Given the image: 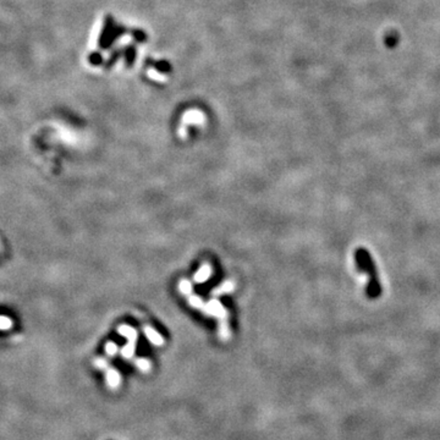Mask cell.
I'll return each mask as SVG.
<instances>
[{"mask_svg": "<svg viewBox=\"0 0 440 440\" xmlns=\"http://www.w3.org/2000/svg\"><path fill=\"white\" fill-rule=\"evenodd\" d=\"M143 331H145L146 338L148 339V340L151 341L152 344H153V345H157V346H162L163 342H164V340H163L162 335H160V334L157 333V331L154 330L153 328H151V327H145V328H143Z\"/></svg>", "mask_w": 440, "mask_h": 440, "instance_id": "8992f818", "label": "cell"}, {"mask_svg": "<svg viewBox=\"0 0 440 440\" xmlns=\"http://www.w3.org/2000/svg\"><path fill=\"white\" fill-rule=\"evenodd\" d=\"M136 365H137L138 368L143 372L148 371V369L151 368V363H149V361L145 360V358H140V360L136 361Z\"/></svg>", "mask_w": 440, "mask_h": 440, "instance_id": "4fadbf2b", "label": "cell"}, {"mask_svg": "<svg viewBox=\"0 0 440 440\" xmlns=\"http://www.w3.org/2000/svg\"><path fill=\"white\" fill-rule=\"evenodd\" d=\"M107 382L111 388L119 387V384H120V376H119L118 372L114 371V369H109L107 372Z\"/></svg>", "mask_w": 440, "mask_h": 440, "instance_id": "52a82bcc", "label": "cell"}, {"mask_svg": "<svg viewBox=\"0 0 440 440\" xmlns=\"http://www.w3.org/2000/svg\"><path fill=\"white\" fill-rule=\"evenodd\" d=\"M355 259L358 270L368 275L369 280L366 289L367 297L371 298V300H376L382 293V285L379 282L373 258L371 257V254L366 248H358L355 253Z\"/></svg>", "mask_w": 440, "mask_h": 440, "instance_id": "6da1fadb", "label": "cell"}, {"mask_svg": "<svg viewBox=\"0 0 440 440\" xmlns=\"http://www.w3.org/2000/svg\"><path fill=\"white\" fill-rule=\"evenodd\" d=\"M105 352H107L108 356H114L118 352V345L115 342H111L109 341L107 345H105Z\"/></svg>", "mask_w": 440, "mask_h": 440, "instance_id": "7c38bea8", "label": "cell"}, {"mask_svg": "<svg viewBox=\"0 0 440 440\" xmlns=\"http://www.w3.org/2000/svg\"><path fill=\"white\" fill-rule=\"evenodd\" d=\"M12 327V320L5 316H0V330H6Z\"/></svg>", "mask_w": 440, "mask_h": 440, "instance_id": "8fae6325", "label": "cell"}, {"mask_svg": "<svg viewBox=\"0 0 440 440\" xmlns=\"http://www.w3.org/2000/svg\"><path fill=\"white\" fill-rule=\"evenodd\" d=\"M201 311L207 316H212L218 318L220 320L219 324V336L222 340H227L230 338V329L227 324V312L224 308V306L219 302L218 300H211L208 303H205L201 308Z\"/></svg>", "mask_w": 440, "mask_h": 440, "instance_id": "7a4b0ae2", "label": "cell"}, {"mask_svg": "<svg viewBox=\"0 0 440 440\" xmlns=\"http://www.w3.org/2000/svg\"><path fill=\"white\" fill-rule=\"evenodd\" d=\"M135 346L136 344H132V342H127V345H125L121 350V355L124 358H131L134 356L135 352Z\"/></svg>", "mask_w": 440, "mask_h": 440, "instance_id": "9c48e42d", "label": "cell"}, {"mask_svg": "<svg viewBox=\"0 0 440 440\" xmlns=\"http://www.w3.org/2000/svg\"><path fill=\"white\" fill-rule=\"evenodd\" d=\"M235 290V284L232 281L226 280L222 282L221 285H219L218 287L213 289L211 291L212 296H221V295H226V293L232 292Z\"/></svg>", "mask_w": 440, "mask_h": 440, "instance_id": "5b68a950", "label": "cell"}, {"mask_svg": "<svg viewBox=\"0 0 440 440\" xmlns=\"http://www.w3.org/2000/svg\"><path fill=\"white\" fill-rule=\"evenodd\" d=\"M212 267H211V264H209V263H203L202 265H201V268L198 269L197 271H196V274H195V276H194V280L197 282V284H202V282H205V281H207L209 278H211V275H212Z\"/></svg>", "mask_w": 440, "mask_h": 440, "instance_id": "3957f363", "label": "cell"}, {"mask_svg": "<svg viewBox=\"0 0 440 440\" xmlns=\"http://www.w3.org/2000/svg\"><path fill=\"white\" fill-rule=\"evenodd\" d=\"M189 303H190V306L194 307V308H197V309H201L202 308V306L205 305V302H203V300L200 297V296L192 295V293L189 296Z\"/></svg>", "mask_w": 440, "mask_h": 440, "instance_id": "30bf717a", "label": "cell"}, {"mask_svg": "<svg viewBox=\"0 0 440 440\" xmlns=\"http://www.w3.org/2000/svg\"><path fill=\"white\" fill-rule=\"evenodd\" d=\"M118 330H119V334H120V335L125 336V338L127 339V341L132 342V344H136V341H137V338H138V334H137V331L134 329V328L130 327V325L122 324V325H120V327H119Z\"/></svg>", "mask_w": 440, "mask_h": 440, "instance_id": "277c9868", "label": "cell"}, {"mask_svg": "<svg viewBox=\"0 0 440 440\" xmlns=\"http://www.w3.org/2000/svg\"><path fill=\"white\" fill-rule=\"evenodd\" d=\"M179 290L184 296H190L192 293V284L189 280H180L179 282Z\"/></svg>", "mask_w": 440, "mask_h": 440, "instance_id": "ba28073f", "label": "cell"}, {"mask_svg": "<svg viewBox=\"0 0 440 440\" xmlns=\"http://www.w3.org/2000/svg\"><path fill=\"white\" fill-rule=\"evenodd\" d=\"M96 366L99 367V368H105L107 367V362L104 360H102V358H99V360L96 361Z\"/></svg>", "mask_w": 440, "mask_h": 440, "instance_id": "5bb4252c", "label": "cell"}]
</instances>
